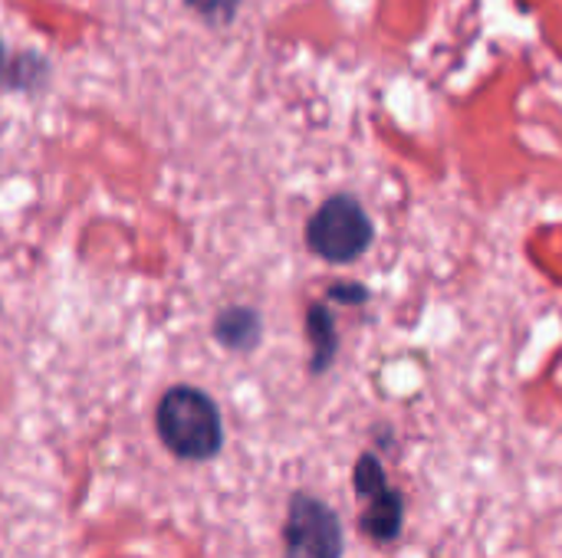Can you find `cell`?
<instances>
[{"mask_svg":"<svg viewBox=\"0 0 562 558\" xmlns=\"http://www.w3.org/2000/svg\"><path fill=\"white\" fill-rule=\"evenodd\" d=\"M352 487H356V497L366 503L369 497L382 493L389 487V474H385V464L379 454L366 451L359 460H356V470H352Z\"/></svg>","mask_w":562,"mask_h":558,"instance_id":"cell-7","label":"cell"},{"mask_svg":"<svg viewBox=\"0 0 562 558\" xmlns=\"http://www.w3.org/2000/svg\"><path fill=\"white\" fill-rule=\"evenodd\" d=\"M372 220L349 194H333L306 224V243L326 263H352L372 247Z\"/></svg>","mask_w":562,"mask_h":558,"instance_id":"cell-2","label":"cell"},{"mask_svg":"<svg viewBox=\"0 0 562 558\" xmlns=\"http://www.w3.org/2000/svg\"><path fill=\"white\" fill-rule=\"evenodd\" d=\"M3 69H7V53H3V43H0V79H3Z\"/></svg>","mask_w":562,"mask_h":558,"instance_id":"cell-9","label":"cell"},{"mask_svg":"<svg viewBox=\"0 0 562 558\" xmlns=\"http://www.w3.org/2000/svg\"><path fill=\"white\" fill-rule=\"evenodd\" d=\"M155 431L161 444L184 464H207L224 447L221 408L194 385H175L158 398Z\"/></svg>","mask_w":562,"mask_h":558,"instance_id":"cell-1","label":"cell"},{"mask_svg":"<svg viewBox=\"0 0 562 558\" xmlns=\"http://www.w3.org/2000/svg\"><path fill=\"white\" fill-rule=\"evenodd\" d=\"M342 553L346 529L339 513L326 500L296 490L283 520V558H342Z\"/></svg>","mask_w":562,"mask_h":558,"instance_id":"cell-3","label":"cell"},{"mask_svg":"<svg viewBox=\"0 0 562 558\" xmlns=\"http://www.w3.org/2000/svg\"><path fill=\"white\" fill-rule=\"evenodd\" d=\"M359 529H362V536L369 543L392 546L405 529V493L389 483L382 493L369 497L366 510H362V520H359Z\"/></svg>","mask_w":562,"mask_h":558,"instance_id":"cell-4","label":"cell"},{"mask_svg":"<svg viewBox=\"0 0 562 558\" xmlns=\"http://www.w3.org/2000/svg\"><path fill=\"white\" fill-rule=\"evenodd\" d=\"M263 322L250 306H231L214 319V339L231 352H254L260 345Z\"/></svg>","mask_w":562,"mask_h":558,"instance_id":"cell-5","label":"cell"},{"mask_svg":"<svg viewBox=\"0 0 562 558\" xmlns=\"http://www.w3.org/2000/svg\"><path fill=\"white\" fill-rule=\"evenodd\" d=\"M240 0H188V7L211 26H227L237 16Z\"/></svg>","mask_w":562,"mask_h":558,"instance_id":"cell-8","label":"cell"},{"mask_svg":"<svg viewBox=\"0 0 562 558\" xmlns=\"http://www.w3.org/2000/svg\"><path fill=\"white\" fill-rule=\"evenodd\" d=\"M306 339H310V372L313 375H323L333 368L336 362V352H339V335H336V322L329 316L326 306H310L306 312Z\"/></svg>","mask_w":562,"mask_h":558,"instance_id":"cell-6","label":"cell"}]
</instances>
